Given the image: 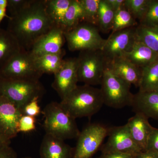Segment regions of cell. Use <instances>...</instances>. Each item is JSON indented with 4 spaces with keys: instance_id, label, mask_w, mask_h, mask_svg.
<instances>
[{
    "instance_id": "1",
    "label": "cell",
    "mask_w": 158,
    "mask_h": 158,
    "mask_svg": "<svg viewBox=\"0 0 158 158\" xmlns=\"http://www.w3.org/2000/svg\"><path fill=\"white\" fill-rule=\"evenodd\" d=\"M45 0H34L31 6L13 17H9L7 30L21 48L31 50L34 43L55 26L45 10Z\"/></svg>"
},
{
    "instance_id": "2",
    "label": "cell",
    "mask_w": 158,
    "mask_h": 158,
    "mask_svg": "<svg viewBox=\"0 0 158 158\" xmlns=\"http://www.w3.org/2000/svg\"><path fill=\"white\" fill-rule=\"evenodd\" d=\"M60 103L75 119L91 117L98 112L104 105L100 88L86 85L77 86Z\"/></svg>"
},
{
    "instance_id": "3",
    "label": "cell",
    "mask_w": 158,
    "mask_h": 158,
    "mask_svg": "<svg viewBox=\"0 0 158 158\" xmlns=\"http://www.w3.org/2000/svg\"><path fill=\"white\" fill-rule=\"evenodd\" d=\"M41 113L44 116L45 134L64 141L78 137L80 131L75 119L65 111L60 103L51 102L46 105Z\"/></svg>"
},
{
    "instance_id": "4",
    "label": "cell",
    "mask_w": 158,
    "mask_h": 158,
    "mask_svg": "<svg viewBox=\"0 0 158 158\" xmlns=\"http://www.w3.org/2000/svg\"><path fill=\"white\" fill-rule=\"evenodd\" d=\"M45 93L39 81H25L4 78L0 77V96L5 97L22 111L34 98L41 99Z\"/></svg>"
},
{
    "instance_id": "5",
    "label": "cell",
    "mask_w": 158,
    "mask_h": 158,
    "mask_svg": "<svg viewBox=\"0 0 158 158\" xmlns=\"http://www.w3.org/2000/svg\"><path fill=\"white\" fill-rule=\"evenodd\" d=\"M43 74L37 69L35 56L22 49L0 68V77L25 81H39Z\"/></svg>"
},
{
    "instance_id": "6",
    "label": "cell",
    "mask_w": 158,
    "mask_h": 158,
    "mask_svg": "<svg viewBox=\"0 0 158 158\" xmlns=\"http://www.w3.org/2000/svg\"><path fill=\"white\" fill-rule=\"evenodd\" d=\"M104 104L114 109L131 106L134 95L131 85L113 75L106 68L101 83Z\"/></svg>"
},
{
    "instance_id": "7",
    "label": "cell",
    "mask_w": 158,
    "mask_h": 158,
    "mask_svg": "<svg viewBox=\"0 0 158 158\" xmlns=\"http://www.w3.org/2000/svg\"><path fill=\"white\" fill-rule=\"evenodd\" d=\"M96 26L83 22L64 33L71 52L102 50L106 39L101 37Z\"/></svg>"
},
{
    "instance_id": "8",
    "label": "cell",
    "mask_w": 158,
    "mask_h": 158,
    "mask_svg": "<svg viewBox=\"0 0 158 158\" xmlns=\"http://www.w3.org/2000/svg\"><path fill=\"white\" fill-rule=\"evenodd\" d=\"M77 59L78 81L92 86L101 85L106 63L101 50L81 51Z\"/></svg>"
},
{
    "instance_id": "9",
    "label": "cell",
    "mask_w": 158,
    "mask_h": 158,
    "mask_svg": "<svg viewBox=\"0 0 158 158\" xmlns=\"http://www.w3.org/2000/svg\"><path fill=\"white\" fill-rule=\"evenodd\" d=\"M109 128L99 123L87 126L78 137L73 158H91L96 152L105 138L108 136Z\"/></svg>"
},
{
    "instance_id": "10",
    "label": "cell",
    "mask_w": 158,
    "mask_h": 158,
    "mask_svg": "<svg viewBox=\"0 0 158 158\" xmlns=\"http://www.w3.org/2000/svg\"><path fill=\"white\" fill-rule=\"evenodd\" d=\"M136 27L111 33L106 39L101 50L106 62L117 57H122L131 51L137 40Z\"/></svg>"
},
{
    "instance_id": "11",
    "label": "cell",
    "mask_w": 158,
    "mask_h": 158,
    "mask_svg": "<svg viewBox=\"0 0 158 158\" xmlns=\"http://www.w3.org/2000/svg\"><path fill=\"white\" fill-rule=\"evenodd\" d=\"M106 143L101 146L102 153L118 152L136 155L143 151L133 140L127 124L109 128Z\"/></svg>"
},
{
    "instance_id": "12",
    "label": "cell",
    "mask_w": 158,
    "mask_h": 158,
    "mask_svg": "<svg viewBox=\"0 0 158 158\" xmlns=\"http://www.w3.org/2000/svg\"><path fill=\"white\" fill-rule=\"evenodd\" d=\"M78 82L77 58H70L65 59L62 67L54 74L52 86L62 100L77 88Z\"/></svg>"
},
{
    "instance_id": "13",
    "label": "cell",
    "mask_w": 158,
    "mask_h": 158,
    "mask_svg": "<svg viewBox=\"0 0 158 158\" xmlns=\"http://www.w3.org/2000/svg\"><path fill=\"white\" fill-rule=\"evenodd\" d=\"M22 111L5 97L0 96V131L10 140L17 135L18 125Z\"/></svg>"
},
{
    "instance_id": "14",
    "label": "cell",
    "mask_w": 158,
    "mask_h": 158,
    "mask_svg": "<svg viewBox=\"0 0 158 158\" xmlns=\"http://www.w3.org/2000/svg\"><path fill=\"white\" fill-rule=\"evenodd\" d=\"M66 42L62 28L55 26L46 34L42 35L32 46L30 52L35 56L61 52Z\"/></svg>"
},
{
    "instance_id": "15",
    "label": "cell",
    "mask_w": 158,
    "mask_h": 158,
    "mask_svg": "<svg viewBox=\"0 0 158 158\" xmlns=\"http://www.w3.org/2000/svg\"><path fill=\"white\" fill-rule=\"evenodd\" d=\"M106 68L113 75L130 85L139 87L142 70L124 57H117L108 61Z\"/></svg>"
},
{
    "instance_id": "16",
    "label": "cell",
    "mask_w": 158,
    "mask_h": 158,
    "mask_svg": "<svg viewBox=\"0 0 158 158\" xmlns=\"http://www.w3.org/2000/svg\"><path fill=\"white\" fill-rule=\"evenodd\" d=\"M131 106L135 113L158 121V91H138L134 95Z\"/></svg>"
},
{
    "instance_id": "17",
    "label": "cell",
    "mask_w": 158,
    "mask_h": 158,
    "mask_svg": "<svg viewBox=\"0 0 158 158\" xmlns=\"http://www.w3.org/2000/svg\"><path fill=\"white\" fill-rule=\"evenodd\" d=\"M72 148L64 140L45 134L43 138L40 149V158H73Z\"/></svg>"
},
{
    "instance_id": "18",
    "label": "cell",
    "mask_w": 158,
    "mask_h": 158,
    "mask_svg": "<svg viewBox=\"0 0 158 158\" xmlns=\"http://www.w3.org/2000/svg\"><path fill=\"white\" fill-rule=\"evenodd\" d=\"M127 125L136 144L142 151L146 150L148 138L154 128L150 124L148 118L140 113H135L129 119Z\"/></svg>"
},
{
    "instance_id": "19",
    "label": "cell",
    "mask_w": 158,
    "mask_h": 158,
    "mask_svg": "<svg viewBox=\"0 0 158 158\" xmlns=\"http://www.w3.org/2000/svg\"><path fill=\"white\" fill-rule=\"evenodd\" d=\"M122 57L141 69L149 66L158 60V53L138 40H136L131 51Z\"/></svg>"
},
{
    "instance_id": "20",
    "label": "cell",
    "mask_w": 158,
    "mask_h": 158,
    "mask_svg": "<svg viewBox=\"0 0 158 158\" xmlns=\"http://www.w3.org/2000/svg\"><path fill=\"white\" fill-rule=\"evenodd\" d=\"M21 49L12 34L7 29L0 27V68Z\"/></svg>"
},
{
    "instance_id": "21",
    "label": "cell",
    "mask_w": 158,
    "mask_h": 158,
    "mask_svg": "<svg viewBox=\"0 0 158 158\" xmlns=\"http://www.w3.org/2000/svg\"><path fill=\"white\" fill-rule=\"evenodd\" d=\"M65 55V51L63 49L61 52L57 53L35 56L37 68L43 74L46 73L54 75L63 65Z\"/></svg>"
},
{
    "instance_id": "22",
    "label": "cell",
    "mask_w": 158,
    "mask_h": 158,
    "mask_svg": "<svg viewBox=\"0 0 158 158\" xmlns=\"http://www.w3.org/2000/svg\"><path fill=\"white\" fill-rule=\"evenodd\" d=\"M72 0H45L47 14L56 26L61 28Z\"/></svg>"
},
{
    "instance_id": "23",
    "label": "cell",
    "mask_w": 158,
    "mask_h": 158,
    "mask_svg": "<svg viewBox=\"0 0 158 158\" xmlns=\"http://www.w3.org/2000/svg\"><path fill=\"white\" fill-rule=\"evenodd\" d=\"M85 22L83 7L80 0H72L62 22L61 28L64 33Z\"/></svg>"
},
{
    "instance_id": "24",
    "label": "cell",
    "mask_w": 158,
    "mask_h": 158,
    "mask_svg": "<svg viewBox=\"0 0 158 158\" xmlns=\"http://www.w3.org/2000/svg\"><path fill=\"white\" fill-rule=\"evenodd\" d=\"M141 70L139 91L158 92V60Z\"/></svg>"
},
{
    "instance_id": "25",
    "label": "cell",
    "mask_w": 158,
    "mask_h": 158,
    "mask_svg": "<svg viewBox=\"0 0 158 158\" xmlns=\"http://www.w3.org/2000/svg\"><path fill=\"white\" fill-rule=\"evenodd\" d=\"M137 40L158 54V27L138 24L136 27Z\"/></svg>"
},
{
    "instance_id": "26",
    "label": "cell",
    "mask_w": 158,
    "mask_h": 158,
    "mask_svg": "<svg viewBox=\"0 0 158 158\" xmlns=\"http://www.w3.org/2000/svg\"><path fill=\"white\" fill-rule=\"evenodd\" d=\"M115 11L106 0H100L99 6L97 27L103 33L112 31Z\"/></svg>"
},
{
    "instance_id": "27",
    "label": "cell",
    "mask_w": 158,
    "mask_h": 158,
    "mask_svg": "<svg viewBox=\"0 0 158 158\" xmlns=\"http://www.w3.org/2000/svg\"><path fill=\"white\" fill-rule=\"evenodd\" d=\"M138 25L137 20L125 8L124 6L115 12L111 33Z\"/></svg>"
},
{
    "instance_id": "28",
    "label": "cell",
    "mask_w": 158,
    "mask_h": 158,
    "mask_svg": "<svg viewBox=\"0 0 158 158\" xmlns=\"http://www.w3.org/2000/svg\"><path fill=\"white\" fill-rule=\"evenodd\" d=\"M150 0H125L124 6L139 23L147 12Z\"/></svg>"
},
{
    "instance_id": "29",
    "label": "cell",
    "mask_w": 158,
    "mask_h": 158,
    "mask_svg": "<svg viewBox=\"0 0 158 158\" xmlns=\"http://www.w3.org/2000/svg\"><path fill=\"white\" fill-rule=\"evenodd\" d=\"M83 7L85 22L97 27L100 0H80Z\"/></svg>"
},
{
    "instance_id": "30",
    "label": "cell",
    "mask_w": 158,
    "mask_h": 158,
    "mask_svg": "<svg viewBox=\"0 0 158 158\" xmlns=\"http://www.w3.org/2000/svg\"><path fill=\"white\" fill-rule=\"evenodd\" d=\"M139 24L158 27V0H150L147 12Z\"/></svg>"
},
{
    "instance_id": "31",
    "label": "cell",
    "mask_w": 158,
    "mask_h": 158,
    "mask_svg": "<svg viewBox=\"0 0 158 158\" xmlns=\"http://www.w3.org/2000/svg\"><path fill=\"white\" fill-rule=\"evenodd\" d=\"M34 0H7V10L9 17H13L31 6Z\"/></svg>"
},
{
    "instance_id": "32",
    "label": "cell",
    "mask_w": 158,
    "mask_h": 158,
    "mask_svg": "<svg viewBox=\"0 0 158 158\" xmlns=\"http://www.w3.org/2000/svg\"><path fill=\"white\" fill-rule=\"evenodd\" d=\"M36 117L23 115L18 125V132L28 133L36 129Z\"/></svg>"
},
{
    "instance_id": "33",
    "label": "cell",
    "mask_w": 158,
    "mask_h": 158,
    "mask_svg": "<svg viewBox=\"0 0 158 158\" xmlns=\"http://www.w3.org/2000/svg\"><path fill=\"white\" fill-rule=\"evenodd\" d=\"M40 99L34 98L24 107L22 110L23 115L36 117L41 113L39 105Z\"/></svg>"
},
{
    "instance_id": "34",
    "label": "cell",
    "mask_w": 158,
    "mask_h": 158,
    "mask_svg": "<svg viewBox=\"0 0 158 158\" xmlns=\"http://www.w3.org/2000/svg\"><path fill=\"white\" fill-rule=\"evenodd\" d=\"M146 150H152L158 153V128H154L151 133Z\"/></svg>"
},
{
    "instance_id": "35",
    "label": "cell",
    "mask_w": 158,
    "mask_h": 158,
    "mask_svg": "<svg viewBox=\"0 0 158 158\" xmlns=\"http://www.w3.org/2000/svg\"><path fill=\"white\" fill-rule=\"evenodd\" d=\"M0 158H18L17 153L10 145L0 148Z\"/></svg>"
},
{
    "instance_id": "36",
    "label": "cell",
    "mask_w": 158,
    "mask_h": 158,
    "mask_svg": "<svg viewBox=\"0 0 158 158\" xmlns=\"http://www.w3.org/2000/svg\"><path fill=\"white\" fill-rule=\"evenodd\" d=\"M135 155L118 152L103 153L100 158H135Z\"/></svg>"
},
{
    "instance_id": "37",
    "label": "cell",
    "mask_w": 158,
    "mask_h": 158,
    "mask_svg": "<svg viewBox=\"0 0 158 158\" xmlns=\"http://www.w3.org/2000/svg\"><path fill=\"white\" fill-rule=\"evenodd\" d=\"M135 158H158V153L152 150H146L135 155Z\"/></svg>"
},
{
    "instance_id": "38",
    "label": "cell",
    "mask_w": 158,
    "mask_h": 158,
    "mask_svg": "<svg viewBox=\"0 0 158 158\" xmlns=\"http://www.w3.org/2000/svg\"><path fill=\"white\" fill-rule=\"evenodd\" d=\"M106 1L116 12L124 6L125 0H106Z\"/></svg>"
},
{
    "instance_id": "39",
    "label": "cell",
    "mask_w": 158,
    "mask_h": 158,
    "mask_svg": "<svg viewBox=\"0 0 158 158\" xmlns=\"http://www.w3.org/2000/svg\"><path fill=\"white\" fill-rule=\"evenodd\" d=\"M7 10V0H0V24L3 19L7 16L6 14Z\"/></svg>"
},
{
    "instance_id": "40",
    "label": "cell",
    "mask_w": 158,
    "mask_h": 158,
    "mask_svg": "<svg viewBox=\"0 0 158 158\" xmlns=\"http://www.w3.org/2000/svg\"><path fill=\"white\" fill-rule=\"evenodd\" d=\"M11 141L6 138L0 131V148L3 147L10 145Z\"/></svg>"
},
{
    "instance_id": "41",
    "label": "cell",
    "mask_w": 158,
    "mask_h": 158,
    "mask_svg": "<svg viewBox=\"0 0 158 158\" xmlns=\"http://www.w3.org/2000/svg\"><path fill=\"white\" fill-rule=\"evenodd\" d=\"M33 158L30 157H23V158Z\"/></svg>"
},
{
    "instance_id": "42",
    "label": "cell",
    "mask_w": 158,
    "mask_h": 158,
    "mask_svg": "<svg viewBox=\"0 0 158 158\" xmlns=\"http://www.w3.org/2000/svg\"><path fill=\"white\" fill-rule=\"evenodd\" d=\"M100 158V157H99V158Z\"/></svg>"
}]
</instances>
